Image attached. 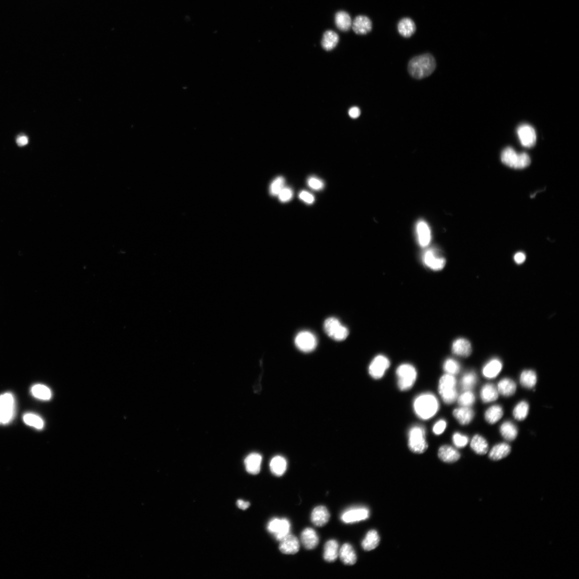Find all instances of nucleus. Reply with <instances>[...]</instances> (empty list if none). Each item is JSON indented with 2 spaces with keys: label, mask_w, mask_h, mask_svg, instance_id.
I'll return each instance as SVG.
<instances>
[{
  "label": "nucleus",
  "mask_w": 579,
  "mask_h": 579,
  "mask_svg": "<svg viewBox=\"0 0 579 579\" xmlns=\"http://www.w3.org/2000/svg\"><path fill=\"white\" fill-rule=\"evenodd\" d=\"M435 68L436 62L430 54L416 57L411 60L408 64V71L414 78L421 80L431 75Z\"/></svg>",
  "instance_id": "f257e3e1"
},
{
  "label": "nucleus",
  "mask_w": 579,
  "mask_h": 579,
  "mask_svg": "<svg viewBox=\"0 0 579 579\" xmlns=\"http://www.w3.org/2000/svg\"><path fill=\"white\" fill-rule=\"evenodd\" d=\"M439 408L438 399L431 393H424L418 396L414 402V409L421 419H430L437 414Z\"/></svg>",
  "instance_id": "f03ea898"
},
{
  "label": "nucleus",
  "mask_w": 579,
  "mask_h": 579,
  "mask_svg": "<svg viewBox=\"0 0 579 579\" xmlns=\"http://www.w3.org/2000/svg\"><path fill=\"white\" fill-rule=\"evenodd\" d=\"M501 159L504 164L515 169L526 168L531 162L527 153H518L511 147H507L504 149L501 153Z\"/></svg>",
  "instance_id": "7ed1b4c3"
},
{
  "label": "nucleus",
  "mask_w": 579,
  "mask_h": 579,
  "mask_svg": "<svg viewBox=\"0 0 579 579\" xmlns=\"http://www.w3.org/2000/svg\"><path fill=\"white\" fill-rule=\"evenodd\" d=\"M457 380L455 376L446 374L439 380V392L444 402L448 404L455 402L457 398Z\"/></svg>",
  "instance_id": "20e7f679"
},
{
  "label": "nucleus",
  "mask_w": 579,
  "mask_h": 579,
  "mask_svg": "<svg viewBox=\"0 0 579 579\" xmlns=\"http://www.w3.org/2000/svg\"><path fill=\"white\" fill-rule=\"evenodd\" d=\"M396 373L399 390L402 391H408L413 387L417 375L414 366L409 364H403L397 367Z\"/></svg>",
  "instance_id": "39448f33"
},
{
  "label": "nucleus",
  "mask_w": 579,
  "mask_h": 579,
  "mask_svg": "<svg viewBox=\"0 0 579 579\" xmlns=\"http://www.w3.org/2000/svg\"><path fill=\"white\" fill-rule=\"evenodd\" d=\"M410 450L417 454L425 453L428 448L425 428L421 426L412 427L408 433Z\"/></svg>",
  "instance_id": "423d86ee"
},
{
  "label": "nucleus",
  "mask_w": 579,
  "mask_h": 579,
  "mask_svg": "<svg viewBox=\"0 0 579 579\" xmlns=\"http://www.w3.org/2000/svg\"><path fill=\"white\" fill-rule=\"evenodd\" d=\"M15 399L10 393L0 396V425H8L13 421L15 414Z\"/></svg>",
  "instance_id": "0eeeda50"
},
{
  "label": "nucleus",
  "mask_w": 579,
  "mask_h": 579,
  "mask_svg": "<svg viewBox=\"0 0 579 579\" xmlns=\"http://www.w3.org/2000/svg\"><path fill=\"white\" fill-rule=\"evenodd\" d=\"M324 328L327 335L337 341H342L349 335L348 328L335 318H329L324 322Z\"/></svg>",
  "instance_id": "6e6552de"
},
{
  "label": "nucleus",
  "mask_w": 579,
  "mask_h": 579,
  "mask_svg": "<svg viewBox=\"0 0 579 579\" xmlns=\"http://www.w3.org/2000/svg\"><path fill=\"white\" fill-rule=\"evenodd\" d=\"M267 530L276 540L280 541L290 534L291 524L288 519L274 518L269 522Z\"/></svg>",
  "instance_id": "1a4fd4ad"
},
{
  "label": "nucleus",
  "mask_w": 579,
  "mask_h": 579,
  "mask_svg": "<svg viewBox=\"0 0 579 579\" xmlns=\"http://www.w3.org/2000/svg\"><path fill=\"white\" fill-rule=\"evenodd\" d=\"M295 344L298 349L304 353H310L317 346V338L311 332L303 331L297 334Z\"/></svg>",
  "instance_id": "9d476101"
},
{
  "label": "nucleus",
  "mask_w": 579,
  "mask_h": 579,
  "mask_svg": "<svg viewBox=\"0 0 579 579\" xmlns=\"http://www.w3.org/2000/svg\"><path fill=\"white\" fill-rule=\"evenodd\" d=\"M390 366V361L388 358L384 355L376 356L368 368L370 375L375 379H379L383 377L386 370Z\"/></svg>",
  "instance_id": "9b49d317"
},
{
  "label": "nucleus",
  "mask_w": 579,
  "mask_h": 579,
  "mask_svg": "<svg viewBox=\"0 0 579 579\" xmlns=\"http://www.w3.org/2000/svg\"><path fill=\"white\" fill-rule=\"evenodd\" d=\"M422 260L426 266L434 271L442 270L446 265L445 259L433 249L427 250Z\"/></svg>",
  "instance_id": "f8f14e48"
},
{
  "label": "nucleus",
  "mask_w": 579,
  "mask_h": 579,
  "mask_svg": "<svg viewBox=\"0 0 579 579\" xmlns=\"http://www.w3.org/2000/svg\"><path fill=\"white\" fill-rule=\"evenodd\" d=\"M369 511L364 507H357L344 511L341 519L343 522L351 523L366 520L369 518Z\"/></svg>",
  "instance_id": "ddd939ff"
},
{
  "label": "nucleus",
  "mask_w": 579,
  "mask_h": 579,
  "mask_svg": "<svg viewBox=\"0 0 579 579\" xmlns=\"http://www.w3.org/2000/svg\"><path fill=\"white\" fill-rule=\"evenodd\" d=\"M518 134L522 145L532 148L536 144V134L535 129L530 125L523 124L518 129Z\"/></svg>",
  "instance_id": "4468645a"
},
{
  "label": "nucleus",
  "mask_w": 579,
  "mask_h": 579,
  "mask_svg": "<svg viewBox=\"0 0 579 579\" xmlns=\"http://www.w3.org/2000/svg\"><path fill=\"white\" fill-rule=\"evenodd\" d=\"M279 542V550L284 554H294L300 550V541L294 535L290 534Z\"/></svg>",
  "instance_id": "2eb2a0df"
},
{
  "label": "nucleus",
  "mask_w": 579,
  "mask_h": 579,
  "mask_svg": "<svg viewBox=\"0 0 579 579\" xmlns=\"http://www.w3.org/2000/svg\"><path fill=\"white\" fill-rule=\"evenodd\" d=\"M452 353L459 357H468L472 352V347L468 339L464 338H458L455 340L452 344Z\"/></svg>",
  "instance_id": "dca6fc26"
},
{
  "label": "nucleus",
  "mask_w": 579,
  "mask_h": 579,
  "mask_svg": "<svg viewBox=\"0 0 579 579\" xmlns=\"http://www.w3.org/2000/svg\"><path fill=\"white\" fill-rule=\"evenodd\" d=\"M301 539L302 545L307 550H312L319 544V536L311 528H307L303 531Z\"/></svg>",
  "instance_id": "f3484780"
},
{
  "label": "nucleus",
  "mask_w": 579,
  "mask_h": 579,
  "mask_svg": "<svg viewBox=\"0 0 579 579\" xmlns=\"http://www.w3.org/2000/svg\"><path fill=\"white\" fill-rule=\"evenodd\" d=\"M330 518L329 511L324 506L315 507L311 514V521L315 526L323 527Z\"/></svg>",
  "instance_id": "a211bd4d"
},
{
  "label": "nucleus",
  "mask_w": 579,
  "mask_h": 579,
  "mask_svg": "<svg viewBox=\"0 0 579 579\" xmlns=\"http://www.w3.org/2000/svg\"><path fill=\"white\" fill-rule=\"evenodd\" d=\"M352 28L358 34H366L371 31L372 24L368 17L360 15L356 17L352 23Z\"/></svg>",
  "instance_id": "6ab92c4d"
},
{
  "label": "nucleus",
  "mask_w": 579,
  "mask_h": 579,
  "mask_svg": "<svg viewBox=\"0 0 579 579\" xmlns=\"http://www.w3.org/2000/svg\"><path fill=\"white\" fill-rule=\"evenodd\" d=\"M262 459V457L259 454H250L244 459V464L247 472L252 475L258 474L261 470Z\"/></svg>",
  "instance_id": "aec40b11"
},
{
  "label": "nucleus",
  "mask_w": 579,
  "mask_h": 579,
  "mask_svg": "<svg viewBox=\"0 0 579 579\" xmlns=\"http://www.w3.org/2000/svg\"><path fill=\"white\" fill-rule=\"evenodd\" d=\"M338 556L345 565H353L357 562L356 552L349 543H345L339 549Z\"/></svg>",
  "instance_id": "412c9836"
},
{
  "label": "nucleus",
  "mask_w": 579,
  "mask_h": 579,
  "mask_svg": "<svg viewBox=\"0 0 579 579\" xmlns=\"http://www.w3.org/2000/svg\"><path fill=\"white\" fill-rule=\"evenodd\" d=\"M438 456L441 460L445 462L453 463L458 460L460 457V454L455 448L444 445L440 448Z\"/></svg>",
  "instance_id": "4be33fe9"
},
{
  "label": "nucleus",
  "mask_w": 579,
  "mask_h": 579,
  "mask_svg": "<svg viewBox=\"0 0 579 579\" xmlns=\"http://www.w3.org/2000/svg\"><path fill=\"white\" fill-rule=\"evenodd\" d=\"M418 239L420 245L423 247L428 246L431 240V231L427 223L421 220L417 225Z\"/></svg>",
  "instance_id": "5701e85b"
},
{
  "label": "nucleus",
  "mask_w": 579,
  "mask_h": 579,
  "mask_svg": "<svg viewBox=\"0 0 579 579\" xmlns=\"http://www.w3.org/2000/svg\"><path fill=\"white\" fill-rule=\"evenodd\" d=\"M503 364L497 358L489 361L483 369V374L488 379H493L498 376L502 369Z\"/></svg>",
  "instance_id": "b1692460"
},
{
  "label": "nucleus",
  "mask_w": 579,
  "mask_h": 579,
  "mask_svg": "<svg viewBox=\"0 0 579 579\" xmlns=\"http://www.w3.org/2000/svg\"><path fill=\"white\" fill-rule=\"evenodd\" d=\"M453 415L460 425L465 426L472 421L475 414L473 410L469 407H462L454 410Z\"/></svg>",
  "instance_id": "393cba45"
},
{
  "label": "nucleus",
  "mask_w": 579,
  "mask_h": 579,
  "mask_svg": "<svg viewBox=\"0 0 579 579\" xmlns=\"http://www.w3.org/2000/svg\"><path fill=\"white\" fill-rule=\"evenodd\" d=\"M339 550V545L336 540H331L327 542L324 553V558L326 562H335L338 557Z\"/></svg>",
  "instance_id": "a878e982"
},
{
  "label": "nucleus",
  "mask_w": 579,
  "mask_h": 579,
  "mask_svg": "<svg viewBox=\"0 0 579 579\" xmlns=\"http://www.w3.org/2000/svg\"><path fill=\"white\" fill-rule=\"evenodd\" d=\"M270 469L274 476H282L287 469V461L282 456L274 457L270 462Z\"/></svg>",
  "instance_id": "bb28decb"
},
{
  "label": "nucleus",
  "mask_w": 579,
  "mask_h": 579,
  "mask_svg": "<svg viewBox=\"0 0 579 579\" xmlns=\"http://www.w3.org/2000/svg\"><path fill=\"white\" fill-rule=\"evenodd\" d=\"M416 25L414 22L410 18H404L399 22L397 30L399 34L405 38H409L416 31Z\"/></svg>",
  "instance_id": "cd10ccee"
},
{
  "label": "nucleus",
  "mask_w": 579,
  "mask_h": 579,
  "mask_svg": "<svg viewBox=\"0 0 579 579\" xmlns=\"http://www.w3.org/2000/svg\"><path fill=\"white\" fill-rule=\"evenodd\" d=\"M511 448L509 444L500 443L495 445L489 453V457L494 461H498L509 455Z\"/></svg>",
  "instance_id": "c85d7f7f"
},
{
  "label": "nucleus",
  "mask_w": 579,
  "mask_h": 579,
  "mask_svg": "<svg viewBox=\"0 0 579 579\" xmlns=\"http://www.w3.org/2000/svg\"><path fill=\"white\" fill-rule=\"evenodd\" d=\"M498 392L501 395L509 397L516 393L517 385L515 382L509 378H504L500 381L498 385Z\"/></svg>",
  "instance_id": "c756f323"
},
{
  "label": "nucleus",
  "mask_w": 579,
  "mask_h": 579,
  "mask_svg": "<svg viewBox=\"0 0 579 579\" xmlns=\"http://www.w3.org/2000/svg\"><path fill=\"white\" fill-rule=\"evenodd\" d=\"M380 542V537L377 531H369L365 539L362 542V546L366 551H371L377 548Z\"/></svg>",
  "instance_id": "7c9ffc66"
},
{
  "label": "nucleus",
  "mask_w": 579,
  "mask_h": 579,
  "mask_svg": "<svg viewBox=\"0 0 579 579\" xmlns=\"http://www.w3.org/2000/svg\"><path fill=\"white\" fill-rule=\"evenodd\" d=\"M499 393L494 385L488 384L482 387L481 391V397L485 403L493 402L498 398Z\"/></svg>",
  "instance_id": "2f4dec72"
},
{
  "label": "nucleus",
  "mask_w": 579,
  "mask_h": 579,
  "mask_svg": "<svg viewBox=\"0 0 579 579\" xmlns=\"http://www.w3.org/2000/svg\"><path fill=\"white\" fill-rule=\"evenodd\" d=\"M339 41L338 34L332 30L325 32L322 39L321 45L326 51H331L337 45Z\"/></svg>",
  "instance_id": "473e14b6"
},
{
  "label": "nucleus",
  "mask_w": 579,
  "mask_h": 579,
  "mask_svg": "<svg viewBox=\"0 0 579 579\" xmlns=\"http://www.w3.org/2000/svg\"><path fill=\"white\" fill-rule=\"evenodd\" d=\"M471 449L479 455H485L488 450L487 441L480 435H476L471 441Z\"/></svg>",
  "instance_id": "72a5a7b5"
},
{
  "label": "nucleus",
  "mask_w": 579,
  "mask_h": 579,
  "mask_svg": "<svg viewBox=\"0 0 579 579\" xmlns=\"http://www.w3.org/2000/svg\"><path fill=\"white\" fill-rule=\"evenodd\" d=\"M351 17L347 12L339 11L335 16V24L340 30L347 31L352 27Z\"/></svg>",
  "instance_id": "f704fd0d"
},
{
  "label": "nucleus",
  "mask_w": 579,
  "mask_h": 579,
  "mask_svg": "<svg viewBox=\"0 0 579 579\" xmlns=\"http://www.w3.org/2000/svg\"><path fill=\"white\" fill-rule=\"evenodd\" d=\"M504 414V411L502 407L498 405H495L489 408L486 412L485 419L491 425L496 423L498 422L501 418H502Z\"/></svg>",
  "instance_id": "c9c22d12"
},
{
  "label": "nucleus",
  "mask_w": 579,
  "mask_h": 579,
  "mask_svg": "<svg viewBox=\"0 0 579 579\" xmlns=\"http://www.w3.org/2000/svg\"><path fill=\"white\" fill-rule=\"evenodd\" d=\"M31 395L35 398L41 400H49L52 397V392L47 386L42 384L33 386L31 389Z\"/></svg>",
  "instance_id": "e433bc0d"
},
{
  "label": "nucleus",
  "mask_w": 579,
  "mask_h": 579,
  "mask_svg": "<svg viewBox=\"0 0 579 579\" xmlns=\"http://www.w3.org/2000/svg\"><path fill=\"white\" fill-rule=\"evenodd\" d=\"M500 432L507 440L513 441L517 437L518 431L516 426L510 422H506L501 426Z\"/></svg>",
  "instance_id": "4c0bfd02"
},
{
  "label": "nucleus",
  "mask_w": 579,
  "mask_h": 579,
  "mask_svg": "<svg viewBox=\"0 0 579 579\" xmlns=\"http://www.w3.org/2000/svg\"><path fill=\"white\" fill-rule=\"evenodd\" d=\"M537 383V375L532 370H525L520 376V383L526 389H533Z\"/></svg>",
  "instance_id": "58836bf2"
},
{
  "label": "nucleus",
  "mask_w": 579,
  "mask_h": 579,
  "mask_svg": "<svg viewBox=\"0 0 579 579\" xmlns=\"http://www.w3.org/2000/svg\"><path fill=\"white\" fill-rule=\"evenodd\" d=\"M23 421L27 425L38 429H42L44 422L39 416L33 413H27L23 416Z\"/></svg>",
  "instance_id": "ea45409f"
},
{
  "label": "nucleus",
  "mask_w": 579,
  "mask_h": 579,
  "mask_svg": "<svg viewBox=\"0 0 579 579\" xmlns=\"http://www.w3.org/2000/svg\"><path fill=\"white\" fill-rule=\"evenodd\" d=\"M477 377L474 372H469L463 375L461 380L460 385L464 391H471L476 385Z\"/></svg>",
  "instance_id": "a19ab883"
},
{
  "label": "nucleus",
  "mask_w": 579,
  "mask_h": 579,
  "mask_svg": "<svg viewBox=\"0 0 579 579\" xmlns=\"http://www.w3.org/2000/svg\"><path fill=\"white\" fill-rule=\"evenodd\" d=\"M529 404L526 401L518 403L513 410V416L518 421H523L526 419L529 412Z\"/></svg>",
  "instance_id": "79ce46f5"
},
{
  "label": "nucleus",
  "mask_w": 579,
  "mask_h": 579,
  "mask_svg": "<svg viewBox=\"0 0 579 579\" xmlns=\"http://www.w3.org/2000/svg\"><path fill=\"white\" fill-rule=\"evenodd\" d=\"M443 368L447 374L455 375L460 371V364L452 358H448L443 365Z\"/></svg>",
  "instance_id": "37998d69"
},
{
  "label": "nucleus",
  "mask_w": 579,
  "mask_h": 579,
  "mask_svg": "<svg viewBox=\"0 0 579 579\" xmlns=\"http://www.w3.org/2000/svg\"><path fill=\"white\" fill-rule=\"evenodd\" d=\"M474 394L470 391H464L457 398V402L461 407H470L475 402Z\"/></svg>",
  "instance_id": "c03bdc74"
},
{
  "label": "nucleus",
  "mask_w": 579,
  "mask_h": 579,
  "mask_svg": "<svg viewBox=\"0 0 579 579\" xmlns=\"http://www.w3.org/2000/svg\"><path fill=\"white\" fill-rule=\"evenodd\" d=\"M285 179L283 177H278L274 179L272 183L270 188V194L272 196H277L280 191L284 187Z\"/></svg>",
  "instance_id": "a18cd8bd"
},
{
  "label": "nucleus",
  "mask_w": 579,
  "mask_h": 579,
  "mask_svg": "<svg viewBox=\"0 0 579 579\" xmlns=\"http://www.w3.org/2000/svg\"><path fill=\"white\" fill-rule=\"evenodd\" d=\"M468 441L469 439L467 436L460 433H456L453 435V443L457 448H463L466 446Z\"/></svg>",
  "instance_id": "49530a36"
},
{
  "label": "nucleus",
  "mask_w": 579,
  "mask_h": 579,
  "mask_svg": "<svg viewBox=\"0 0 579 579\" xmlns=\"http://www.w3.org/2000/svg\"><path fill=\"white\" fill-rule=\"evenodd\" d=\"M308 186L316 190H321L324 187V183L318 178L310 177L307 181Z\"/></svg>",
  "instance_id": "de8ad7c7"
},
{
  "label": "nucleus",
  "mask_w": 579,
  "mask_h": 579,
  "mask_svg": "<svg viewBox=\"0 0 579 579\" xmlns=\"http://www.w3.org/2000/svg\"><path fill=\"white\" fill-rule=\"evenodd\" d=\"M280 201L282 202H289L293 196V192L291 188L284 187L278 195Z\"/></svg>",
  "instance_id": "09e8293b"
},
{
  "label": "nucleus",
  "mask_w": 579,
  "mask_h": 579,
  "mask_svg": "<svg viewBox=\"0 0 579 579\" xmlns=\"http://www.w3.org/2000/svg\"><path fill=\"white\" fill-rule=\"evenodd\" d=\"M447 427V423L443 420H441L435 424L433 427V432L435 434L440 435L442 434L445 430Z\"/></svg>",
  "instance_id": "8fccbe9b"
},
{
  "label": "nucleus",
  "mask_w": 579,
  "mask_h": 579,
  "mask_svg": "<svg viewBox=\"0 0 579 579\" xmlns=\"http://www.w3.org/2000/svg\"><path fill=\"white\" fill-rule=\"evenodd\" d=\"M299 197L300 199L309 205L312 204L315 200L314 196L305 190L302 191L300 193Z\"/></svg>",
  "instance_id": "3c124183"
},
{
  "label": "nucleus",
  "mask_w": 579,
  "mask_h": 579,
  "mask_svg": "<svg viewBox=\"0 0 579 579\" xmlns=\"http://www.w3.org/2000/svg\"><path fill=\"white\" fill-rule=\"evenodd\" d=\"M16 143L18 146L23 147L27 145L29 143L28 137L26 135H20L17 137Z\"/></svg>",
  "instance_id": "603ef678"
},
{
  "label": "nucleus",
  "mask_w": 579,
  "mask_h": 579,
  "mask_svg": "<svg viewBox=\"0 0 579 579\" xmlns=\"http://www.w3.org/2000/svg\"><path fill=\"white\" fill-rule=\"evenodd\" d=\"M361 110L357 107H353L349 111V116L353 119H357L361 115Z\"/></svg>",
  "instance_id": "864d4df0"
},
{
  "label": "nucleus",
  "mask_w": 579,
  "mask_h": 579,
  "mask_svg": "<svg viewBox=\"0 0 579 579\" xmlns=\"http://www.w3.org/2000/svg\"><path fill=\"white\" fill-rule=\"evenodd\" d=\"M526 256L524 253L518 252L515 255L514 259L516 263L521 265L526 260Z\"/></svg>",
  "instance_id": "5fc2aeb1"
},
{
  "label": "nucleus",
  "mask_w": 579,
  "mask_h": 579,
  "mask_svg": "<svg viewBox=\"0 0 579 579\" xmlns=\"http://www.w3.org/2000/svg\"><path fill=\"white\" fill-rule=\"evenodd\" d=\"M237 504L239 508L243 510H245L247 509L250 506V503L249 502L242 500H238Z\"/></svg>",
  "instance_id": "6e6d98bb"
}]
</instances>
